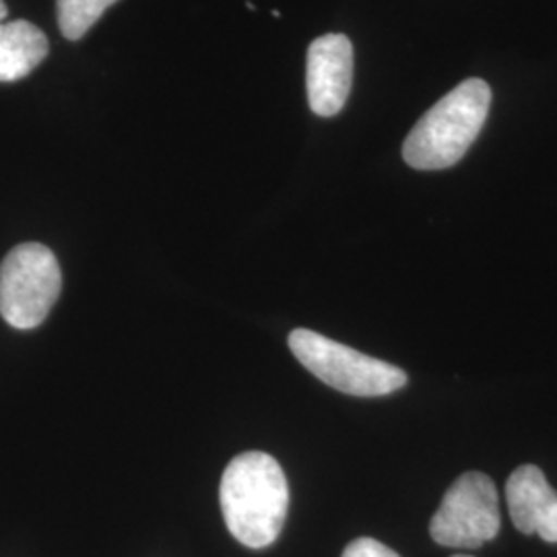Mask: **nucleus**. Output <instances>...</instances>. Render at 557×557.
<instances>
[{"instance_id": "obj_2", "label": "nucleus", "mask_w": 557, "mask_h": 557, "mask_svg": "<svg viewBox=\"0 0 557 557\" xmlns=\"http://www.w3.org/2000/svg\"><path fill=\"white\" fill-rule=\"evenodd\" d=\"M492 89L483 79L462 81L428 110L403 145L416 170H446L462 160L487 120Z\"/></svg>"}, {"instance_id": "obj_7", "label": "nucleus", "mask_w": 557, "mask_h": 557, "mask_svg": "<svg viewBox=\"0 0 557 557\" xmlns=\"http://www.w3.org/2000/svg\"><path fill=\"white\" fill-rule=\"evenodd\" d=\"M510 517L522 535L557 543V494L535 465H522L506 481Z\"/></svg>"}, {"instance_id": "obj_3", "label": "nucleus", "mask_w": 557, "mask_h": 557, "mask_svg": "<svg viewBox=\"0 0 557 557\" xmlns=\"http://www.w3.org/2000/svg\"><path fill=\"white\" fill-rule=\"evenodd\" d=\"M287 343L308 372L345 395L384 397L407 384V374L397 366L359 354L310 329H296Z\"/></svg>"}, {"instance_id": "obj_11", "label": "nucleus", "mask_w": 557, "mask_h": 557, "mask_svg": "<svg viewBox=\"0 0 557 557\" xmlns=\"http://www.w3.org/2000/svg\"><path fill=\"white\" fill-rule=\"evenodd\" d=\"M7 13H9V11H7V4L0 0V23H4V20H7Z\"/></svg>"}, {"instance_id": "obj_10", "label": "nucleus", "mask_w": 557, "mask_h": 557, "mask_svg": "<svg viewBox=\"0 0 557 557\" xmlns=\"http://www.w3.org/2000/svg\"><path fill=\"white\" fill-rule=\"evenodd\" d=\"M341 557H400L376 539L361 537L351 541Z\"/></svg>"}, {"instance_id": "obj_9", "label": "nucleus", "mask_w": 557, "mask_h": 557, "mask_svg": "<svg viewBox=\"0 0 557 557\" xmlns=\"http://www.w3.org/2000/svg\"><path fill=\"white\" fill-rule=\"evenodd\" d=\"M114 2L119 0H57L62 36L66 40H81Z\"/></svg>"}, {"instance_id": "obj_5", "label": "nucleus", "mask_w": 557, "mask_h": 557, "mask_svg": "<svg viewBox=\"0 0 557 557\" xmlns=\"http://www.w3.org/2000/svg\"><path fill=\"white\" fill-rule=\"evenodd\" d=\"M499 522L498 490L494 481L471 471L448 487L430 522V535L442 547L478 549L498 537Z\"/></svg>"}, {"instance_id": "obj_6", "label": "nucleus", "mask_w": 557, "mask_h": 557, "mask_svg": "<svg viewBox=\"0 0 557 557\" xmlns=\"http://www.w3.org/2000/svg\"><path fill=\"white\" fill-rule=\"evenodd\" d=\"M354 83V46L343 34H326L308 48L306 87L308 103L317 116L338 114Z\"/></svg>"}, {"instance_id": "obj_1", "label": "nucleus", "mask_w": 557, "mask_h": 557, "mask_svg": "<svg viewBox=\"0 0 557 557\" xmlns=\"http://www.w3.org/2000/svg\"><path fill=\"white\" fill-rule=\"evenodd\" d=\"M220 502L223 520L242 545L269 547L281 535L289 510L287 478L271 455L244 453L223 471Z\"/></svg>"}, {"instance_id": "obj_4", "label": "nucleus", "mask_w": 557, "mask_h": 557, "mask_svg": "<svg viewBox=\"0 0 557 557\" xmlns=\"http://www.w3.org/2000/svg\"><path fill=\"white\" fill-rule=\"evenodd\" d=\"M62 289L54 252L36 242L15 246L0 264V317L20 331L40 326Z\"/></svg>"}, {"instance_id": "obj_8", "label": "nucleus", "mask_w": 557, "mask_h": 557, "mask_svg": "<svg viewBox=\"0 0 557 557\" xmlns=\"http://www.w3.org/2000/svg\"><path fill=\"white\" fill-rule=\"evenodd\" d=\"M50 44L40 27L29 21L0 23V83L27 77L48 57Z\"/></svg>"}, {"instance_id": "obj_12", "label": "nucleus", "mask_w": 557, "mask_h": 557, "mask_svg": "<svg viewBox=\"0 0 557 557\" xmlns=\"http://www.w3.org/2000/svg\"><path fill=\"white\" fill-rule=\"evenodd\" d=\"M453 557H471V556H453Z\"/></svg>"}]
</instances>
